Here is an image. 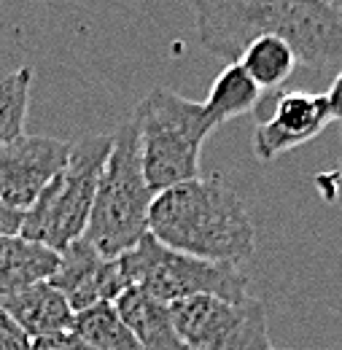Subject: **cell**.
<instances>
[{"label":"cell","mask_w":342,"mask_h":350,"mask_svg":"<svg viewBox=\"0 0 342 350\" xmlns=\"http://www.w3.org/2000/svg\"><path fill=\"white\" fill-rule=\"evenodd\" d=\"M235 62L264 92L283 89L286 81L294 76V70L300 68L297 51L291 49V44H286L283 38H275V36H261L256 41H251Z\"/></svg>","instance_id":"5bb4252c"},{"label":"cell","mask_w":342,"mask_h":350,"mask_svg":"<svg viewBox=\"0 0 342 350\" xmlns=\"http://www.w3.org/2000/svg\"><path fill=\"white\" fill-rule=\"evenodd\" d=\"M172 326L183 350H275L261 299L240 302L189 297L170 302Z\"/></svg>","instance_id":"52a82bcc"},{"label":"cell","mask_w":342,"mask_h":350,"mask_svg":"<svg viewBox=\"0 0 342 350\" xmlns=\"http://www.w3.org/2000/svg\"><path fill=\"white\" fill-rule=\"evenodd\" d=\"M60 254L49 251L22 234H3L0 237V297L33 286L38 280H49L57 269Z\"/></svg>","instance_id":"4fadbf2b"},{"label":"cell","mask_w":342,"mask_h":350,"mask_svg":"<svg viewBox=\"0 0 342 350\" xmlns=\"http://www.w3.org/2000/svg\"><path fill=\"white\" fill-rule=\"evenodd\" d=\"M30 87H33L30 65L0 73V146L25 135V122L30 111Z\"/></svg>","instance_id":"e0dca14e"},{"label":"cell","mask_w":342,"mask_h":350,"mask_svg":"<svg viewBox=\"0 0 342 350\" xmlns=\"http://www.w3.org/2000/svg\"><path fill=\"white\" fill-rule=\"evenodd\" d=\"M259 97H261V89L248 79V73L237 62H229L218 73V79L211 87V94L202 105H205L208 116L215 122V127H221L224 122L254 111Z\"/></svg>","instance_id":"9a60e30c"},{"label":"cell","mask_w":342,"mask_h":350,"mask_svg":"<svg viewBox=\"0 0 342 350\" xmlns=\"http://www.w3.org/2000/svg\"><path fill=\"white\" fill-rule=\"evenodd\" d=\"M33 350H94L86 345L84 340L73 332H60V334H49V337H38L33 340Z\"/></svg>","instance_id":"d6986e66"},{"label":"cell","mask_w":342,"mask_h":350,"mask_svg":"<svg viewBox=\"0 0 342 350\" xmlns=\"http://www.w3.org/2000/svg\"><path fill=\"white\" fill-rule=\"evenodd\" d=\"M116 259L122 262L129 286H137L168 305L189 297H218L229 302L248 297V275L237 264L205 262L172 251L154 234H143Z\"/></svg>","instance_id":"8992f818"},{"label":"cell","mask_w":342,"mask_h":350,"mask_svg":"<svg viewBox=\"0 0 342 350\" xmlns=\"http://www.w3.org/2000/svg\"><path fill=\"white\" fill-rule=\"evenodd\" d=\"M200 44L237 59L261 36L283 38L315 79L342 70V11L332 0H192Z\"/></svg>","instance_id":"6da1fadb"},{"label":"cell","mask_w":342,"mask_h":350,"mask_svg":"<svg viewBox=\"0 0 342 350\" xmlns=\"http://www.w3.org/2000/svg\"><path fill=\"white\" fill-rule=\"evenodd\" d=\"M0 350H33V340L0 307Z\"/></svg>","instance_id":"ac0fdd59"},{"label":"cell","mask_w":342,"mask_h":350,"mask_svg":"<svg viewBox=\"0 0 342 350\" xmlns=\"http://www.w3.org/2000/svg\"><path fill=\"white\" fill-rule=\"evenodd\" d=\"M70 143L46 135H19L0 146V205L25 213L68 162Z\"/></svg>","instance_id":"9c48e42d"},{"label":"cell","mask_w":342,"mask_h":350,"mask_svg":"<svg viewBox=\"0 0 342 350\" xmlns=\"http://www.w3.org/2000/svg\"><path fill=\"white\" fill-rule=\"evenodd\" d=\"M132 124L140 140L143 175L151 191L200 178V154L215 130L202 103L186 100L168 87L151 89L135 108Z\"/></svg>","instance_id":"3957f363"},{"label":"cell","mask_w":342,"mask_h":350,"mask_svg":"<svg viewBox=\"0 0 342 350\" xmlns=\"http://www.w3.org/2000/svg\"><path fill=\"white\" fill-rule=\"evenodd\" d=\"M108 154L111 135H89L70 143L65 167L49 180L41 197L22 213L19 234L57 254L84 237Z\"/></svg>","instance_id":"5b68a950"},{"label":"cell","mask_w":342,"mask_h":350,"mask_svg":"<svg viewBox=\"0 0 342 350\" xmlns=\"http://www.w3.org/2000/svg\"><path fill=\"white\" fill-rule=\"evenodd\" d=\"M148 234L172 251L218 264L240 267L256 251V229L246 200L221 175L192 178L157 191Z\"/></svg>","instance_id":"7a4b0ae2"},{"label":"cell","mask_w":342,"mask_h":350,"mask_svg":"<svg viewBox=\"0 0 342 350\" xmlns=\"http://www.w3.org/2000/svg\"><path fill=\"white\" fill-rule=\"evenodd\" d=\"M254 154L261 162H272L280 154L310 143L332 124L329 100L321 92L304 89H275L259 97Z\"/></svg>","instance_id":"ba28073f"},{"label":"cell","mask_w":342,"mask_h":350,"mask_svg":"<svg viewBox=\"0 0 342 350\" xmlns=\"http://www.w3.org/2000/svg\"><path fill=\"white\" fill-rule=\"evenodd\" d=\"M340 167H342V162H340Z\"/></svg>","instance_id":"603a6c76"},{"label":"cell","mask_w":342,"mask_h":350,"mask_svg":"<svg viewBox=\"0 0 342 350\" xmlns=\"http://www.w3.org/2000/svg\"><path fill=\"white\" fill-rule=\"evenodd\" d=\"M0 307L14 318V323L30 340L70 332L73 318H76L65 294L57 286H51L49 280H38L33 286H25L19 291L0 297Z\"/></svg>","instance_id":"8fae6325"},{"label":"cell","mask_w":342,"mask_h":350,"mask_svg":"<svg viewBox=\"0 0 342 350\" xmlns=\"http://www.w3.org/2000/svg\"><path fill=\"white\" fill-rule=\"evenodd\" d=\"M114 305L143 350H183L172 326V312L168 302L151 297L137 286H129L127 291L119 294Z\"/></svg>","instance_id":"7c38bea8"},{"label":"cell","mask_w":342,"mask_h":350,"mask_svg":"<svg viewBox=\"0 0 342 350\" xmlns=\"http://www.w3.org/2000/svg\"><path fill=\"white\" fill-rule=\"evenodd\" d=\"M332 3H334V5H337V8L342 11V0H332Z\"/></svg>","instance_id":"7402d4cb"},{"label":"cell","mask_w":342,"mask_h":350,"mask_svg":"<svg viewBox=\"0 0 342 350\" xmlns=\"http://www.w3.org/2000/svg\"><path fill=\"white\" fill-rule=\"evenodd\" d=\"M70 332L79 334L94 350H143L114 302H100L76 312Z\"/></svg>","instance_id":"2e32d148"},{"label":"cell","mask_w":342,"mask_h":350,"mask_svg":"<svg viewBox=\"0 0 342 350\" xmlns=\"http://www.w3.org/2000/svg\"><path fill=\"white\" fill-rule=\"evenodd\" d=\"M154 191L143 175L137 130L127 119L111 135V154L103 167L84 240L103 256L116 259L148 234V211Z\"/></svg>","instance_id":"277c9868"},{"label":"cell","mask_w":342,"mask_h":350,"mask_svg":"<svg viewBox=\"0 0 342 350\" xmlns=\"http://www.w3.org/2000/svg\"><path fill=\"white\" fill-rule=\"evenodd\" d=\"M326 100H329V111H332V119H340L342 122V70H337L332 76V84L329 92H324Z\"/></svg>","instance_id":"ffe728a7"},{"label":"cell","mask_w":342,"mask_h":350,"mask_svg":"<svg viewBox=\"0 0 342 350\" xmlns=\"http://www.w3.org/2000/svg\"><path fill=\"white\" fill-rule=\"evenodd\" d=\"M49 283L65 294L73 312H81L100 302H116L119 294L129 288L122 262L103 256L84 237L60 251V262Z\"/></svg>","instance_id":"30bf717a"},{"label":"cell","mask_w":342,"mask_h":350,"mask_svg":"<svg viewBox=\"0 0 342 350\" xmlns=\"http://www.w3.org/2000/svg\"><path fill=\"white\" fill-rule=\"evenodd\" d=\"M19 224H22V213L0 205V237L3 234H19Z\"/></svg>","instance_id":"44dd1931"}]
</instances>
